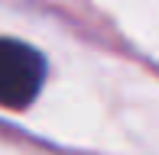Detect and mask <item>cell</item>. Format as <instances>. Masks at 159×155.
<instances>
[{
	"label": "cell",
	"mask_w": 159,
	"mask_h": 155,
	"mask_svg": "<svg viewBox=\"0 0 159 155\" xmlns=\"http://www.w3.org/2000/svg\"><path fill=\"white\" fill-rule=\"evenodd\" d=\"M42 81H46V58L26 42L0 39V107H30L39 97Z\"/></svg>",
	"instance_id": "cell-1"
}]
</instances>
